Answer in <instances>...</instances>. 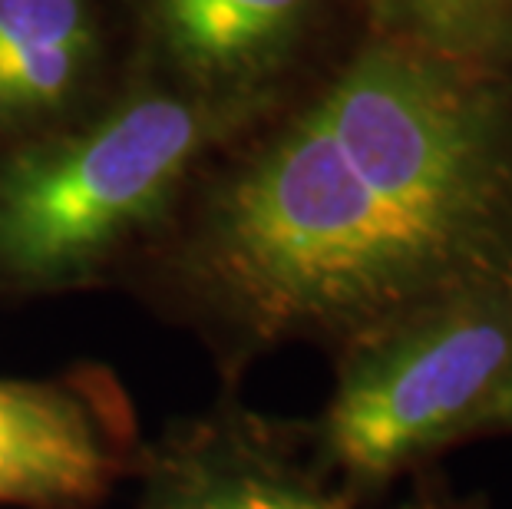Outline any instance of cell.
Returning <instances> with one entry per match:
<instances>
[{
    "instance_id": "cell-7",
    "label": "cell",
    "mask_w": 512,
    "mask_h": 509,
    "mask_svg": "<svg viewBox=\"0 0 512 509\" xmlns=\"http://www.w3.org/2000/svg\"><path fill=\"white\" fill-rule=\"evenodd\" d=\"M136 480L133 509H357L294 470L242 410H212L146 443Z\"/></svg>"
},
{
    "instance_id": "cell-5",
    "label": "cell",
    "mask_w": 512,
    "mask_h": 509,
    "mask_svg": "<svg viewBox=\"0 0 512 509\" xmlns=\"http://www.w3.org/2000/svg\"><path fill=\"white\" fill-rule=\"evenodd\" d=\"M143 453L133 397L110 367L0 377V506L100 509L136 480Z\"/></svg>"
},
{
    "instance_id": "cell-8",
    "label": "cell",
    "mask_w": 512,
    "mask_h": 509,
    "mask_svg": "<svg viewBox=\"0 0 512 509\" xmlns=\"http://www.w3.org/2000/svg\"><path fill=\"white\" fill-rule=\"evenodd\" d=\"M380 43L493 73L512 60V0H364Z\"/></svg>"
},
{
    "instance_id": "cell-4",
    "label": "cell",
    "mask_w": 512,
    "mask_h": 509,
    "mask_svg": "<svg viewBox=\"0 0 512 509\" xmlns=\"http://www.w3.org/2000/svg\"><path fill=\"white\" fill-rule=\"evenodd\" d=\"M512 367V268L450 288L341 348L321 460L377 486L470 433Z\"/></svg>"
},
{
    "instance_id": "cell-3",
    "label": "cell",
    "mask_w": 512,
    "mask_h": 509,
    "mask_svg": "<svg viewBox=\"0 0 512 509\" xmlns=\"http://www.w3.org/2000/svg\"><path fill=\"white\" fill-rule=\"evenodd\" d=\"M337 149L476 275L512 268V110L499 77L370 40L324 90Z\"/></svg>"
},
{
    "instance_id": "cell-10",
    "label": "cell",
    "mask_w": 512,
    "mask_h": 509,
    "mask_svg": "<svg viewBox=\"0 0 512 509\" xmlns=\"http://www.w3.org/2000/svg\"><path fill=\"white\" fill-rule=\"evenodd\" d=\"M493 430H512V367L503 381H499L493 397L483 404V410L473 417L466 437H473V433H493Z\"/></svg>"
},
{
    "instance_id": "cell-1",
    "label": "cell",
    "mask_w": 512,
    "mask_h": 509,
    "mask_svg": "<svg viewBox=\"0 0 512 509\" xmlns=\"http://www.w3.org/2000/svg\"><path fill=\"white\" fill-rule=\"evenodd\" d=\"M476 278L357 176L318 103L205 182L166 262L172 305L225 371L281 341L344 348Z\"/></svg>"
},
{
    "instance_id": "cell-9",
    "label": "cell",
    "mask_w": 512,
    "mask_h": 509,
    "mask_svg": "<svg viewBox=\"0 0 512 509\" xmlns=\"http://www.w3.org/2000/svg\"><path fill=\"white\" fill-rule=\"evenodd\" d=\"M73 40H100L93 0H0V57Z\"/></svg>"
},
{
    "instance_id": "cell-6",
    "label": "cell",
    "mask_w": 512,
    "mask_h": 509,
    "mask_svg": "<svg viewBox=\"0 0 512 509\" xmlns=\"http://www.w3.org/2000/svg\"><path fill=\"white\" fill-rule=\"evenodd\" d=\"M169 83L261 113L308 34L314 0H139Z\"/></svg>"
},
{
    "instance_id": "cell-2",
    "label": "cell",
    "mask_w": 512,
    "mask_h": 509,
    "mask_svg": "<svg viewBox=\"0 0 512 509\" xmlns=\"http://www.w3.org/2000/svg\"><path fill=\"white\" fill-rule=\"evenodd\" d=\"M261 113L139 83L83 119L0 146V295L93 288L176 219L209 159Z\"/></svg>"
}]
</instances>
